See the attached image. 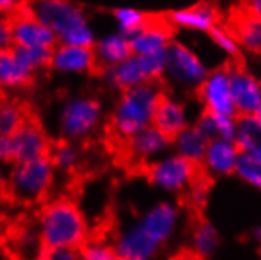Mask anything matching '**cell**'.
Segmentation results:
<instances>
[{
    "label": "cell",
    "instance_id": "cell-1",
    "mask_svg": "<svg viewBox=\"0 0 261 260\" xmlns=\"http://www.w3.org/2000/svg\"><path fill=\"white\" fill-rule=\"evenodd\" d=\"M27 10L35 19L55 33L59 44L95 48L96 35L88 22L84 8L79 5L66 0H41L27 4Z\"/></svg>",
    "mask_w": 261,
    "mask_h": 260
},
{
    "label": "cell",
    "instance_id": "cell-2",
    "mask_svg": "<svg viewBox=\"0 0 261 260\" xmlns=\"http://www.w3.org/2000/svg\"><path fill=\"white\" fill-rule=\"evenodd\" d=\"M38 233L43 251L55 248H84L88 229L79 207L69 199L50 200L40 213Z\"/></svg>",
    "mask_w": 261,
    "mask_h": 260
},
{
    "label": "cell",
    "instance_id": "cell-3",
    "mask_svg": "<svg viewBox=\"0 0 261 260\" xmlns=\"http://www.w3.org/2000/svg\"><path fill=\"white\" fill-rule=\"evenodd\" d=\"M164 95L159 82H146L121 91L110 117L115 136L127 142L143 129L150 128Z\"/></svg>",
    "mask_w": 261,
    "mask_h": 260
},
{
    "label": "cell",
    "instance_id": "cell-4",
    "mask_svg": "<svg viewBox=\"0 0 261 260\" xmlns=\"http://www.w3.org/2000/svg\"><path fill=\"white\" fill-rule=\"evenodd\" d=\"M54 174L55 169L49 156L13 164L8 175V197L19 203H36L43 200L50 191Z\"/></svg>",
    "mask_w": 261,
    "mask_h": 260
},
{
    "label": "cell",
    "instance_id": "cell-5",
    "mask_svg": "<svg viewBox=\"0 0 261 260\" xmlns=\"http://www.w3.org/2000/svg\"><path fill=\"white\" fill-rule=\"evenodd\" d=\"M102 107L91 97L69 98L60 110L59 131L62 140L76 144L88 137L99 126Z\"/></svg>",
    "mask_w": 261,
    "mask_h": 260
},
{
    "label": "cell",
    "instance_id": "cell-6",
    "mask_svg": "<svg viewBox=\"0 0 261 260\" xmlns=\"http://www.w3.org/2000/svg\"><path fill=\"white\" fill-rule=\"evenodd\" d=\"M208 66L188 44L172 41L167 49V65L164 78L181 90H198L208 76Z\"/></svg>",
    "mask_w": 261,
    "mask_h": 260
},
{
    "label": "cell",
    "instance_id": "cell-7",
    "mask_svg": "<svg viewBox=\"0 0 261 260\" xmlns=\"http://www.w3.org/2000/svg\"><path fill=\"white\" fill-rule=\"evenodd\" d=\"M148 178L156 188L165 193H184L197 183L198 167L178 155H165L146 169Z\"/></svg>",
    "mask_w": 261,
    "mask_h": 260
},
{
    "label": "cell",
    "instance_id": "cell-8",
    "mask_svg": "<svg viewBox=\"0 0 261 260\" xmlns=\"http://www.w3.org/2000/svg\"><path fill=\"white\" fill-rule=\"evenodd\" d=\"M197 93L204 107V112L238 117L231 98L230 68L220 66L210 71L206 79L198 87Z\"/></svg>",
    "mask_w": 261,
    "mask_h": 260
},
{
    "label": "cell",
    "instance_id": "cell-9",
    "mask_svg": "<svg viewBox=\"0 0 261 260\" xmlns=\"http://www.w3.org/2000/svg\"><path fill=\"white\" fill-rule=\"evenodd\" d=\"M11 33H13V43L14 46H24V48H47L54 49L57 48L59 40L55 33L41 24L38 19L29 13L27 4L21 5L14 14L8 17Z\"/></svg>",
    "mask_w": 261,
    "mask_h": 260
},
{
    "label": "cell",
    "instance_id": "cell-10",
    "mask_svg": "<svg viewBox=\"0 0 261 260\" xmlns=\"http://www.w3.org/2000/svg\"><path fill=\"white\" fill-rule=\"evenodd\" d=\"M140 229L162 248L175 237L179 226V210L172 202H159L137 221Z\"/></svg>",
    "mask_w": 261,
    "mask_h": 260
},
{
    "label": "cell",
    "instance_id": "cell-11",
    "mask_svg": "<svg viewBox=\"0 0 261 260\" xmlns=\"http://www.w3.org/2000/svg\"><path fill=\"white\" fill-rule=\"evenodd\" d=\"M231 98L238 117H255L261 109V82L241 66L230 68Z\"/></svg>",
    "mask_w": 261,
    "mask_h": 260
},
{
    "label": "cell",
    "instance_id": "cell-12",
    "mask_svg": "<svg viewBox=\"0 0 261 260\" xmlns=\"http://www.w3.org/2000/svg\"><path fill=\"white\" fill-rule=\"evenodd\" d=\"M13 142L16 158L14 164L46 158L49 156L52 147V142L47 137L43 126L36 120L29 117L24 122V125L13 134Z\"/></svg>",
    "mask_w": 261,
    "mask_h": 260
},
{
    "label": "cell",
    "instance_id": "cell-13",
    "mask_svg": "<svg viewBox=\"0 0 261 260\" xmlns=\"http://www.w3.org/2000/svg\"><path fill=\"white\" fill-rule=\"evenodd\" d=\"M112 248L118 260H156L162 249L140 229L137 222L123 229Z\"/></svg>",
    "mask_w": 261,
    "mask_h": 260
},
{
    "label": "cell",
    "instance_id": "cell-14",
    "mask_svg": "<svg viewBox=\"0 0 261 260\" xmlns=\"http://www.w3.org/2000/svg\"><path fill=\"white\" fill-rule=\"evenodd\" d=\"M172 147V139L165 136L156 126H150L127 140L129 155L140 162H154L156 159L165 156Z\"/></svg>",
    "mask_w": 261,
    "mask_h": 260
},
{
    "label": "cell",
    "instance_id": "cell-15",
    "mask_svg": "<svg viewBox=\"0 0 261 260\" xmlns=\"http://www.w3.org/2000/svg\"><path fill=\"white\" fill-rule=\"evenodd\" d=\"M239 158L241 153L233 140L211 139L204 152L201 166L214 177H225L234 174Z\"/></svg>",
    "mask_w": 261,
    "mask_h": 260
},
{
    "label": "cell",
    "instance_id": "cell-16",
    "mask_svg": "<svg viewBox=\"0 0 261 260\" xmlns=\"http://www.w3.org/2000/svg\"><path fill=\"white\" fill-rule=\"evenodd\" d=\"M172 27L167 21H150L140 32L129 38L133 55H150L169 49L172 44Z\"/></svg>",
    "mask_w": 261,
    "mask_h": 260
},
{
    "label": "cell",
    "instance_id": "cell-17",
    "mask_svg": "<svg viewBox=\"0 0 261 260\" xmlns=\"http://www.w3.org/2000/svg\"><path fill=\"white\" fill-rule=\"evenodd\" d=\"M50 68L63 74H84L96 69L95 52L90 48L57 44L52 54Z\"/></svg>",
    "mask_w": 261,
    "mask_h": 260
},
{
    "label": "cell",
    "instance_id": "cell-18",
    "mask_svg": "<svg viewBox=\"0 0 261 260\" xmlns=\"http://www.w3.org/2000/svg\"><path fill=\"white\" fill-rule=\"evenodd\" d=\"M217 10L206 4H198L175 10L167 16V24L170 27L188 29L195 32H211L217 26Z\"/></svg>",
    "mask_w": 261,
    "mask_h": 260
},
{
    "label": "cell",
    "instance_id": "cell-19",
    "mask_svg": "<svg viewBox=\"0 0 261 260\" xmlns=\"http://www.w3.org/2000/svg\"><path fill=\"white\" fill-rule=\"evenodd\" d=\"M153 126H156L165 136L173 139L189 126L188 109L179 100L164 95L156 109Z\"/></svg>",
    "mask_w": 261,
    "mask_h": 260
},
{
    "label": "cell",
    "instance_id": "cell-20",
    "mask_svg": "<svg viewBox=\"0 0 261 260\" xmlns=\"http://www.w3.org/2000/svg\"><path fill=\"white\" fill-rule=\"evenodd\" d=\"M93 52L96 59V69L114 68L133 55L129 38L120 32L104 35L101 40H96Z\"/></svg>",
    "mask_w": 261,
    "mask_h": 260
},
{
    "label": "cell",
    "instance_id": "cell-21",
    "mask_svg": "<svg viewBox=\"0 0 261 260\" xmlns=\"http://www.w3.org/2000/svg\"><path fill=\"white\" fill-rule=\"evenodd\" d=\"M101 71H102L104 81L109 85L115 87L121 91L150 82L146 78L145 69H143L142 60H140V57H137V55H130L129 59H126L120 65H117L114 68H106Z\"/></svg>",
    "mask_w": 261,
    "mask_h": 260
},
{
    "label": "cell",
    "instance_id": "cell-22",
    "mask_svg": "<svg viewBox=\"0 0 261 260\" xmlns=\"http://www.w3.org/2000/svg\"><path fill=\"white\" fill-rule=\"evenodd\" d=\"M208 144L210 139L200 131L197 125H189L184 131H181L178 136L172 139L175 155L184 158L186 161H189L195 166L201 164Z\"/></svg>",
    "mask_w": 261,
    "mask_h": 260
},
{
    "label": "cell",
    "instance_id": "cell-23",
    "mask_svg": "<svg viewBox=\"0 0 261 260\" xmlns=\"http://www.w3.org/2000/svg\"><path fill=\"white\" fill-rule=\"evenodd\" d=\"M234 144L242 156L261 161V125L255 117H238Z\"/></svg>",
    "mask_w": 261,
    "mask_h": 260
},
{
    "label": "cell",
    "instance_id": "cell-24",
    "mask_svg": "<svg viewBox=\"0 0 261 260\" xmlns=\"http://www.w3.org/2000/svg\"><path fill=\"white\" fill-rule=\"evenodd\" d=\"M195 125L210 140L211 139H223V140H233L234 142V139H236L238 117L203 112L198 117Z\"/></svg>",
    "mask_w": 261,
    "mask_h": 260
},
{
    "label": "cell",
    "instance_id": "cell-25",
    "mask_svg": "<svg viewBox=\"0 0 261 260\" xmlns=\"http://www.w3.org/2000/svg\"><path fill=\"white\" fill-rule=\"evenodd\" d=\"M230 32L234 35L239 48L252 54H261V21L249 16L247 13H242L236 17Z\"/></svg>",
    "mask_w": 261,
    "mask_h": 260
},
{
    "label": "cell",
    "instance_id": "cell-26",
    "mask_svg": "<svg viewBox=\"0 0 261 260\" xmlns=\"http://www.w3.org/2000/svg\"><path fill=\"white\" fill-rule=\"evenodd\" d=\"M220 246V237L217 229L210 221H200L192 232V248L198 258L213 257Z\"/></svg>",
    "mask_w": 261,
    "mask_h": 260
},
{
    "label": "cell",
    "instance_id": "cell-27",
    "mask_svg": "<svg viewBox=\"0 0 261 260\" xmlns=\"http://www.w3.org/2000/svg\"><path fill=\"white\" fill-rule=\"evenodd\" d=\"M49 159L55 171L72 172L79 166L81 152L76 144L60 139L59 142L52 144L50 152H49Z\"/></svg>",
    "mask_w": 261,
    "mask_h": 260
},
{
    "label": "cell",
    "instance_id": "cell-28",
    "mask_svg": "<svg viewBox=\"0 0 261 260\" xmlns=\"http://www.w3.org/2000/svg\"><path fill=\"white\" fill-rule=\"evenodd\" d=\"M55 49V48H54ZM54 49L47 48H24V46H13L11 54L14 59L22 63L27 69L36 74L40 69L50 68Z\"/></svg>",
    "mask_w": 261,
    "mask_h": 260
},
{
    "label": "cell",
    "instance_id": "cell-29",
    "mask_svg": "<svg viewBox=\"0 0 261 260\" xmlns=\"http://www.w3.org/2000/svg\"><path fill=\"white\" fill-rule=\"evenodd\" d=\"M114 17L118 26V32L127 38L140 32L148 22L151 21V17L146 13H143L139 8H130V7H121L114 10Z\"/></svg>",
    "mask_w": 261,
    "mask_h": 260
},
{
    "label": "cell",
    "instance_id": "cell-30",
    "mask_svg": "<svg viewBox=\"0 0 261 260\" xmlns=\"http://www.w3.org/2000/svg\"><path fill=\"white\" fill-rule=\"evenodd\" d=\"M25 120L27 112L19 103L0 98V134L13 136Z\"/></svg>",
    "mask_w": 261,
    "mask_h": 260
},
{
    "label": "cell",
    "instance_id": "cell-31",
    "mask_svg": "<svg viewBox=\"0 0 261 260\" xmlns=\"http://www.w3.org/2000/svg\"><path fill=\"white\" fill-rule=\"evenodd\" d=\"M234 174L252 188L261 191V161L249 156H242L238 161Z\"/></svg>",
    "mask_w": 261,
    "mask_h": 260
},
{
    "label": "cell",
    "instance_id": "cell-32",
    "mask_svg": "<svg viewBox=\"0 0 261 260\" xmlns=\"http://www.w3.org/2000/svg\"><path fill=\"white\" fill-rule=\"evenodd\" d=\"M210 36H211V40L214 41V44L223 52V54H227L228 57H238L239 52H241V48L234 38V35L225 29V27H219L216 26L211 32H210Z\"/></svg>",
    "mask_w": 261,
    "mask_h": 260
},
{
    "label": "cell",
    "instance_id": "cell-33",
    "mask_svg": "<svg viewBox=\"0 0 261 260\" xmlns=\"http://www.w3.org/2000/svg\"><path fill=\"white\" fill-rule=\"evenodd\" d=\"M82 260H118L114 248L96 241V243H85L82 248Z\"/></svg>",
    "mask_w": 261,
    "mask_h": 260
},
{
    "label": "cell",
    "instance_id": "cell-34",
    "mask_svg": "<svg viewBox=\"0 0 261 260\" xmlns=\"http://www.w3.org/2000/svg\"><path fill=\"white\" fill-rule=\"evenodd\" d=\"M41 260H82L81 248H55L43 251Z\"/></svg>",
    "mask_w": 261,
    "mask_h": 260
},
{
    "label": "cell",
    "instance_id": "cell-35",
    "mask_svg": "<svg viewBox=\"0 0 261 260\" xmlns=\"http://www.w3.org/2000/svg\"><path fill=\"white\" fill-rule=\"evenodd\" d=\"M14 142L13 136L0 134V164H14Z\"/></svg>",
    "mask_w": 261,
    "mask_h": 260
},
{
    "label": "cell",
    "instance_id": "cell-36",
    "mask_svg": "<svg viewBox=\"0 0 261 260\" xmlns=\"http://www.w3.org/2000/svg\"><path fill=\"white\" fill-rule=\"evenodd\" d=\"M14 46L13 33L8 19H0V51H11Z\"/></svg>",
    "mask_w": 261,
    "mask_h": 260
},
{
    "label": "cell",
    "instance_id": "cell-37",
    "mask_svg": "<svg viewBox=\"0 0 261 260\" xmlns=\"http://www.w3.org/2000/svg\"><path fill=\"white\" fill-rule=\"evenodd\" d=\"M244 13L261 21V0H252V2H249L244 8Z\"/></svg>",
    "mask_w": 261,
    "mask_h": 260
},
{
    "label": "cell",
    "instance_id": "cell-38",
    "mask_svg": "<svg viewBox=\"0 0 261 260\" xmlns=\"http://www.w3.org/2000/svg\"><path fill=\"white\" fill-rule=\"evenodd\" d=\"M191 190H192V199H194L195 203H197V202H198V203L203 202L204 197H206V190H204L203 186H200V183H195Z\"/></svg>",
    "mask_w": 261,
    "mask_h": 260
},
{
    "label": "cell",
    "instance_id": "cell-39",
    "mask_svg": "<svg viewBox=\"0 0 261 260\" xmlns=\"http://www.w3.org/2000/svg\"><path fill=\"white\" fill-rule=\"evenodd\" d=\"M8 197V177H5L0 171V199Z\"/></svg>",
    "mask_w": 261,
    "mask_h": 260
},
{
    "label": "cell",
    "instance_id": "cell-40",
    "mask_svg": "<svg viewBox=\"0 0 261 260\" xmlns=\"http://www.w3.org/2000/svg\"><path fill=\"white\" fill-rule=\"evenodd\" d=\"M253 237H255V240L258 241V245H261V226L255 229V232H253Z\"/></svg>",
    "mask_w": 261,
    "mask_h": 260
},
{
    "label": "cell",
    "instance_id": "cell-41",
    "mask_svg": "<svg viewBox=\"0 0 261 260\" xmlns=\"http://www.w3.org/2000/svg\"><path fill=\"white\" fill-rule=\"evenodd\" d=\"M179 260H200L198 257H192V255H188V257H182V258H179Z\"/></svg>",
    "mask_w": 261,
    "mask_h": 260
},
{
    "label": "cell",
    "instance_id": "cell-42",
    "mask_svg": "<svg viewBox=\"0 0 261 260\" xmlns=\"http://www.w3.org/2000/svg\"><path fill=\"white\" fill-rule=\"evenodd\" d=\"M255 119H256V120H258V123L261 125V109H259V110H258V112L255 114Z\"/></svg>",
    "mask_w": 261,
    "mask_h": 260
},
{
    "label": "cell",
    "instance_id": "cell-43",
    "mask_svg": "<svg viewBox=\"0 0 261 260\" xmlns=\"http://www.w3.org/2000/svg\"><path fill=\"white\" fill-rule=\"evenodd\" d=\"M259 246H261V245H259ZM259 249H261V248H259Z\"/></svg>",
    "mask_w": 261,
    "mask_h": 260
}]
</instances>
